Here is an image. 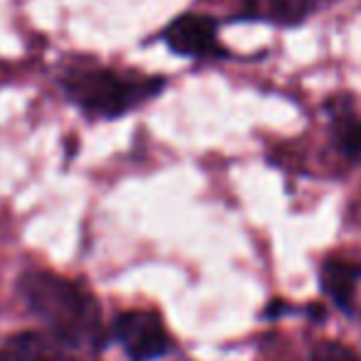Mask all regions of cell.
I'll return each instance as SVG.
<instances>
[{"mask_svg": "<svg viewBox=\"0 0 361 361\" xmlns=\"http://www.w3.org/2000/svg\"><path fill=\"white\" fill-rule=\"evenodd\" d=\"M114 339L130 361H160L175 352V339L155 310H126L114 319Z\"/></svg>", "mask_w": 361, "mask_h": 361, "instance_id": "4", "label": "cell"}, {"mask_svg": "<svg viewBox=\"0 0 361 361\" xmlns=\"http://www.w3.org/2000/svg\"><path fill=\"white\" fill-rule=\"evenodd\" d=\"M322 5L317 0H241L233 18L221 23H268L276 27H300Z\"/></svg>", "mask_w": 361, "mask_h": 361, "instance_id": "7", "label": "cell"}, {"mask_svg": "<svg viewBox=\"0 0 361 361\" xmlns=\"http://www.w3.org/2000/svg\"><path fill=\"white\" fill-rule=\"evenodd\" d=\"M307 361H361V354L342 339H317L310 347Z\"/></svg>", "mask_w": 361, "mask_h": 361, "instance_id": "10", "label": "cell"}, {"mask_svg": "<svg viewBox=\"0 0 361 361\" xmlns=\"http://www.w3.org/2000/svg\"><path fill=\"white\" fill-rule=\"evenodd\" d=\"M59 91L91 121H116L150 104L167 89V76L74 62L62 69Z\"/></svg>", "mask_w": 361, "mask_h": 361, "instance_id": "2", "label": "cell"}, {"mask_svg": "<svg viewBox=\"0 0 361 361\" xmlns=\"http://www.w3.org/2000/svg\"><path fill=\"white\" fill-rule=\"evenodd\" d=\"M288 314H302L307 317L312 324H324V319L329 317L327 307L319 302H310V305H293L283 298H273L266 302V307L261 310V319L263 322H276V319H283Z\"/></svg>", "mask_w": 361, "mask_h": 361, "instance_id": "9", "label": "cell"}, {"mask_svg": "<svg viewBox=\"0 0 361 361\" xmlns=\"http://www.w3.org/2000/svg\"><path fill=\"white\" fill-rule=\"evenodd\" d=\"M221 20L207 13H182L165 25L160 39L172 54L195 62H228L236 59L233 52L221 42L219 27Z\"/></svg>", "mask_w": 361, "mask_h": 361, "instance_id": "3", "label": "cell"}, {"mask_svg": "<svg viewBox=\"0 0 361 361\" xmlns=\"http://www.w3.org/2000/svg\"><path fill=\"white\" fill-rule=\"evenodd\" d=\"M0 361H84L44 332H23L0 349Z\"/></svg>", "mask_w": 361, "mask_h": 361, "instance_id": "8", "label": "cell"}, {"mask_svg": "<svg viewBox=\"0 0 361 361\" xmlns=\"http://www.w3.org/2000/svg\"><path fill=\"white\" fill-rule=\"evenodd\" d=\"M30 312L44 322L52 339L76 354H99L106 347V329L96 298L81 283L49 271H30L20 278Z\"/></svg>", "mask_w": 361, "mask_h": 361, "instance_id": "1", "label": "cell"}, {"mask_svg": "<svg viewBox=\"0 0 361 361\" xmlns=\"http://www.w3.org/2000/svg\"><path fill=\"white\" fill-rule=\"evenodd\" d=\"M317 290L342 317L361 319V258L327 256L317 266Z\"/></svg>", "mask_w": 361, "mask_h": 361, "instance_id": "6", "label": "cell"}, {"mask_svg": "<svg viewBox=\"0 0 361 361\" xmlns=\"http://www.w3.org/2000/svg\"><path fill=\"white\" fill-rule=\"evenodd\" d=\"M324 121L332 152L349 167H361V106L352 91H339L324 99Z\"/></svg>", "mask_w": 361, "mask_h": 361, "instance_id": "5", "label": "cell"}]
</instances>
